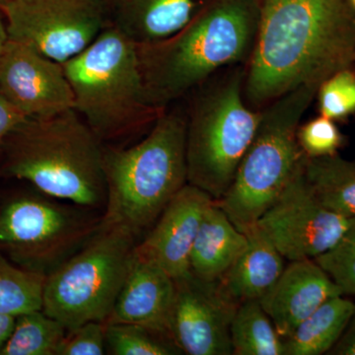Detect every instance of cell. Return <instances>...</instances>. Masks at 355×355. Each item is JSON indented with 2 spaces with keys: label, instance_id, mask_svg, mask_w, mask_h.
Masks as SVG:
<instances>
[{
  "label": "cell",
  "instance_id": "obj_1",
  "mask_svg": "<svg viewBox=\"0 0 355 355\" xmlns=\"http://www.w3.org/2000/svg\"><path fill=\"white\" fill-rule=\"evenodd\" d=\"M261 17L245 69L244 97L261 111L303 86L319 88L352 67L355 9L349 0H260Z\"/></svg>",
  "mask_w": 355,
  "mask_h": 355
},
{
  "label": "cell",
  "instance_id": "obj_2",
  "mask_svg": "<svg viewBox=\"0 0 355 355\" xmlns=\"http://www.w3.org/2000/svg\"><path fill=\"white\" fill-rule=\"evenodd\" d=\"M261 17L260 0H211L171 36L137 44L149 99L165 110L224 67L249 62Z\"/></svg>",
  "mask_w": 355,
  "mask_h": 355
},
{
  "label": "cell",
  "instance_id": "obj_3",
  "mask_svg": "<svg viewBox=\"0 0 355 355\" xmlns=\"http://www.w3.org/2000/svg\"><path fill=\"white\" fill-rule=\"evenodd\" d=\"M101 141L74 109L25 119L2 144V171L49 197L96 207L106 200Z\"/></svg>",
  "mask_w": 355,
  "mask_h": 355
},
{
  "label": "cell",
  "instance_id": "obj_4",
  "mask_svg": "<svg viewBox=\"0 0 355 355\" xmlns=\"http://www.w3.org/2000/svg\"><path fill=\"white\" fill-rule=\"evenodd\" d=\"M187 116L164 112L135 146L104 150L106 209L101 228L139 237L149 231L179 191L188 184Z\"/></svg>",
  "mask_w": 355,
  "mask_h": 355
},
{
  "label": "cell",
  "instance_id": "obj_5",
  "mask_svg": "<svg viewBox=\"0 0 355 355\" xmlns=\"http://www.w3.org/2000/svg\"><path fill=\"white\" fill-rule=\"evenodd\" d=\"M62 65L73 92V109L101 140L155 123L165 112L147 94L137 44L112 23Z\"/></svg>",
  "mask_w": 355,
  "mask_h": 355
},
{
  "label": "cell",
  "instance_id": "obj_6",
  "mask_svg": "<svg viewBox=\"0 0 355 355\" xmlns=\"http://www.w3.org/2000/svg\"><path fill=\"white\" fill-rule=\"evenodd\" d=\"M318 89L299 87L261 110L253 141L243 156L230 188L216 200L245 234L279 198L304 160L297 130L303 114L316 99Z\"/></svg>",
  "mask_w": 355,
  "mask_h": 355
},
{
  "label": "cell",
  "instance_id": "obj_7",
  "mask_svg": "<svg viewBox=\"0 0 355 355\" xmlns=\"http://www.w3.org/2000/svg\"><path fill=\"white\" fill-rule=\"evenodd\" d=\"M245 69L237 65L210 84L187 116L188 183L214 200L230 188L260 123L261 111H254L245 100Z\"/></svg>",
  "mask_w": 355,
  "mask_h": 355
},
{
  "label": "cell",
  "instance_id": "obj_8",
  "mask_svg": "<svg viewBox=\"0 0 355 355\" xmlns=\"http://www.w3.org/2000/svg\"><path fill=\"white\" fill-rule=\"evenodd\" d=\"M137 244V238L125 231L99 226L79 251L46 275L43 312L67 331L87 322H106Z\"/></svg>",
  "mask_w": 355,
  "mask_h": 355
},
{
  "label": "cell",
  "instance_id": "obj_9",
  "mask_svg": "<svg viewBox=\"0 0 355 355\" xmlns=\"http://www.w3.org/2000/svg\"><path fill=\"white\" fill-rule=\"evenodd\" d=\"M99 224L44 198H15L0 210V249L21 268L46 277L79 251Z\"/></svg>",
  "mask_w": 355,
  "mask_h": 355
},
{
  "label": "cell",
  "instance_id": "obj_10",
  "mask_svg": "<svg viewBox=\"0 0 355 355\" xmlns=\"http://www.w3.org/2000/svg\"><path fill=\"white\" fill-rule=\"evenodd\" d=\"M8 39L64 64L109 26V0H10L0 6Z\"/></svg>",
  "mask_w": 355,
  "mask_h": 355
},
{
  "label": "cell",
  "instance_id": "obj_11",
  "mask_svg": "<svg viewBox=\"0 0 355 355\" xmlns=\"http://www.w3.org/2000/svg\"><path fill=\"white\" fill-rule=\"evenodd\" d=\"M304 160L256 224L289 261L326 253L355 218L340 216L318 200L306 181Z\"/></svg>",
  "mask_w": 355,
  "mask_h": 355
},
{
  "label": "cell",
  "instance_id": "obj_12",
  "mask_svg": "<svg viewBox=\"0 0 355 355\" xmlns=\"http://www.w3.org/2000/svg\"><path fill=\"white\" fill-rule=\"evenodd\" d=\"M170 336L183 354L231 355V324L240 302L219 282L175 280Z\"/></svg>",
  "mask_w": 355,
  "mask_h": 355
},
{
  "label": "cell",
  "instance_id": "obj_13",
  "mask_svg": "<svg viewBox=\"0 0 355 355\" xmlns=\"http://www.w3.org/2000/svg\"><path fill=\"white\" fill-rule=\"evenodd\" d=\"M0 94L27 119L53 116L74 107L64 65L11 39L0 55Z\"/></svg>",
  "mask_w": 355,
  "mask_h": 355
},
{
  "label": "cell",
  "instance_id": "obj_14",
  "mask_svg": "<svg viewBox=\"0 0 355 355\" xmlns=\"http://www.w3.org/2000/svg\"><path fill=\"white\" fill-rule=\"evenodd\" d=\"M214 198L186 184L163 210L135 254L153 261L175 280L191 275L190 258L198 228Z\"/></svg>",
  "mask_w": 355,
  "mask_h": 355
},
{
  "label": "cell",
  "instance_id": "obj_15",
  "mask_svg": "<svg viewBox=\"0 0 355 355\" xmlns=\"http://www.w3.org/2000/svg\"><path fill=\"white\" fill-rule=\"evenodd\" d=\"M343 295L314 259L291 261L272 288L261 299L282 340L329 299Z\"/></svg>",
  "mask_w": 355,
  "mask_h": 355
},
{
  "label": "cell",
  "instance_id": "obj_16",
  "mask_svg": "<svg viewBox=\"0 0 355 355\" xmlns=\"http://www.w3.org/2000/svg\"><path fill=\"white\" fill-rule=\"evenodd\" d=\"M175 293L176 284L171 275L135 252L132 266L106 322L139 324L171 338L170 322Z\"/></svg>",
  "mask_w": 355,
  "mask_h": 355
},
{
  "label": "cell",
  "instance_id": "obj_17",
  "mask_svg": "<svg viewBox=\"0 0 355 355\" xmlns=\"http://www.w3.org/2000/svg\"><path fill=\"white\" fill-rule=\"evenodd\" d=\"M247 243V234L236 227L214 200L205 212L191 249V275L203 282H218Z\"/></svg>",
  "mask_w": 355,
  "mask_h": 355
},
{
  "label": "cell",
  "instance_id": "obj_18",
  "mask_svg": "<svg viewBox=\"0 0 355 355\" xmlns=\"http://www.w3.org/2000/svg\"><path fill=\"white\" fill-rule=\"evenodd\" d=\"M112 24L137 44L171 36L190 21L195 0H109Z\"/></svg>",
  "mask_w": 355,
  "mask_h": 355
},
{
  "label": "cell",
  "instance_id": "obj_19",
  "mask_svg": "<svg viewBox=\"0 0 355 355\" xmlns=\"http://www.w3.org/2000/svg\"><path fill=\"white\" fill-rule=\"evenodd\" d=\"M246 234L247 246L219 280L240 303L260 301L286 268V259L260 229L254 226Z\"/></svg>",
  "mask_w": 355,
  "mask_h": 355
},
{
  "label": "cell",
  "instance_id": "obj_20",
  "mask_svg": "<svg viewBox=\"0 0 355 355\" xmlns=\"http://www.w3.org/2000/svg\"><path fill=\"white\" fill-rule=\"evenodd\" d=\"M354 313V302L345 295L329 299L284 338V355L329 354Z\"/></svg>",
  "mask_w": 355,
  "mask_h": 355
},
{
  "label": "cell",
  "instance_id": "obj_21",
  "mask_svg": "<svg viewBox=\"0 0 355 355\" xmlns=\"http://www.w3.org/2000/svg\"><path fill=\"white\" fill-rule=\"evenodd\" d=\"M304 175L311 191L327 209L355 217V161L338 154L304 160Z\"/></svg>",
  "mask_w": 355,
  "mask_h": 355
},
{
  "label": "cell",
  "instance_id": "obj_22",
  "mask_svg": "<svg viewBox=\"0 0 355 355\" xmlns=\"http://www.w3.org/2000/svg\"><path fill=\"white\" fill-rule=\"evenodd\" d=\"M235 355H284V340L259 300L240 303L231 324Z\"/></svg>",
  "mask_w": 355,
  "mask_h": 355
},
{
  "label": "cell",
  "instance_id": "obj_23",
  "mask_svg": "<svg viewBox=\"0 0 355 355\" xmlns=\"http://www.w3.org/2000/svg\"><path fill=\"white\" fill-rule=\"evenodd\" d=\"M64 324L43 310L16 316L15 326L0 355H57L67 335Z\"/></svg>",
  "mask_w": 355,
  "mask_h": 355
},
{
  "label": "cell",
  "instance_id": "obj_24",
  "mask_svg": "<svg viewBox=\"0 0 355 355\" xmlns=\"http://www.w3.org/2000/svg\"><path fill=\"white\" fill-rule=\"evenodd\" d=\"M46 277L13 266L0 254V313L19 316L43 309Z\"/></svg>",
  "mask_w": 355,
  "mask_h": 355
},
{
  "label": "cell",
  "instance_id": "obj_25",
  "mask_svg": "<svg viewBox=\"0 0 355 355\" xmlns=\"http://www.w3.org/2000/svg\"><path fill=\"white\" fill-rule=\"evenodd\" d=\"M106 347L108 354L114 355L183 354L170 336L139 324L127 323H107Z\"/></svg>",
  "mask_w": 355,
  "mask_h": 355
},
{
  "label": "cell",
  "instance_id": "obj_26",
  "mask_svg": "<svg viewBox=\"0 0 355 355\" xmlns=\"http://www.w3.org/2000/svg\"><path fill=\"white\" fill-rule=\"evenodd\" d=\"M321 116L342 121L355 114V71L352 67L340 70L320 85L317 92Z\"/></svg>",
  "mask_w": 355,
  "mask_h": 355
},
{
  "label": "cell",
  "instance_id": "obj_27",
  "mask_svg": "<svg viewBox=\"0 0 355 355\" xmlns=\"http://www.w3.org/2000/svg\"><path fill=\"white\" fill-rule=\"evenodd\" d=\"M343 295H355V218L340 239L316 259Z\"/></svg>",
  "mask_w": 355,
  "mask_h": 355
},
{
  "label": "cell",
  "instance_id": "obj_28",
  "mask_svg": "<svg viewBox=\"0 0 355 355\" xmlns=\"http://www.w3.org/2000/svg\"><path fill=\"white\" fill-rule=\"evenodd\" d=\"M343 137L336 121L319 116L298 127L297 141L301 150L309 158L327 157L338 154Z\"/></svg>",
  "mask_w": 355,
  "mask_h": 355
},
{
  "label": "cell",
  "instance_id": "obj_29",
  "mask_svg": "<svg viewBox=\"0 0 355 355\" xmlns=\"http://www.w3.org/2000/svg\"><path fill=\"white\" fill-rule=\"evenodd\" d=\"M106 322L91 321L67 331L57 355L106 354Z\"/></svg>",
  "mask_w": 355,
  "mask_h": 355
},
{
  "label": "cell",
  "instance_id": "obj_30",
  "mask_svg": "<svg viewBox=\"0 0 355 355\" xmlns=\"http://www.w3.org/2000/svg\"><path fill=\"white\" fill-rule=\"evenodd\" d=\"M24 116L0 94V146L6 141L9 133L25 120Z\"/></svg>",
  "mask_w": 355,
  "mask_h": 355
},
{
  "label": "cell",
  "instance_id": "obj_31",
  "mask_svg": "<svg viewBox=\"0 0 355 355\" xmlns=\"http://www.w3.org/2000/svg\"><path fill=\"white\" fill-rule=\"evenodd\" d=\"M329 354L355 355V313L349 324Z\"/></svg>",
  "mask_w": 355,
  "mask_h": 355
},
{
  "label": "cell",
  "instance_id": "obj_32",
  "mask_svg": "<svg viewBox=\"0 0 355 355\" xmlns=\"http://www.w3.org/2000/svg\"><path fill=\"white\" fill-rule=\"evenodd\" d=\"M15 322L16 316L0 313V352L3 349L9 336L12 333Z\"/></svg>",
  "mask_w": 355,
  "mask_h": 355
},
{
  "label": "cell",
  "instance_id": "obj_33",
  "mask_svg": "<svg viewBox=\"0 0 355 355\" xmlns=\"http://www.w3.org/2000/svg\"><path fill=\"white\" fill-rule=\"evenodd\" d=\"M7 40H8V35H7L6 23L2 20V12L0 10V55L3 51L4 46H6Z\"/></svg>",
  "mask_w": 355,
  "mask_h": 355
},
{
  "label": "cell",
  "instance_id": "obj_34",
  "mask_svg": "<svg viewBox=\"0 0 355 355\" xmlns=\"http://www.w3.org/2000/svg\"><path fill=\"white\" fill-rule=\"evenodd\" d=\"M8 1H10V0H0V6H3V4L7 3Z\"/></svg>",
  "mask_w": 355,
  "mask_h": 355
},
{
  "label": "cell",
  "instance_id": "obj_35",
  "mask_svg": "<svg viewBox=\"0 0 355 355\" xmlns=\"http://www.w3.org/2000/svg\"><path fill=\"white\" fill-rule=\"evenodd\" d=\"M350 4H352V7L355 9V0H349Z\"/></svg>",
  "mask_w": 355,
  "mask_h": 355
},
{
  "label": "cell",
  "instance_id": "obj_36",
  "mask_svg": "<svg viewBox=\"0 0 355 355\" xmlns=\"http://www.w3.org/2000/svg\"><path fill=\"white\" fill-rule=\"evenodd\" d=\"M352 69H354V70L355 71V58H354V64H352Z\"/></svg>",
  "mask_w": 355,
  "mask_h": 355
}]
</instances>
